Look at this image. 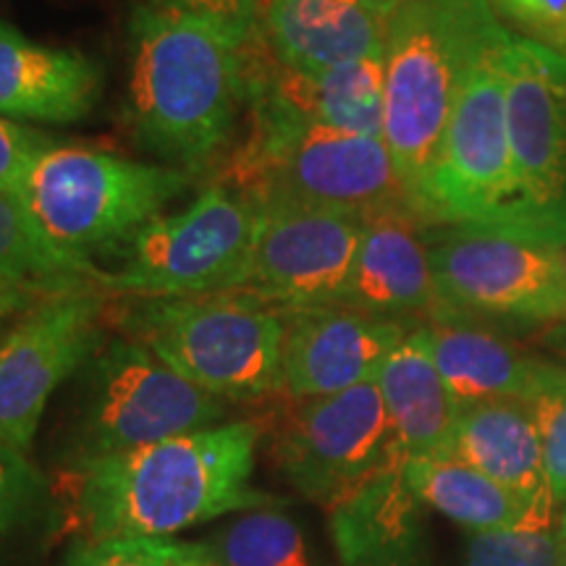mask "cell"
<instances>
[{"instance_id":"cell-1","label":"cell","mask_w":566,"mask_h":566,"mask_svg":"<svg viewBox=\"0 0 566 566\" xmlns=\"http://www.w3.org/2000/svg\"><path fill=\"white\" fill-rule=\"evenodd\" d=\"M260 436L258 422L231 420L90 467L76 493L84 533L163 537L233 512L283 506L252 485Z\"/></svg>"},{"instance_id":"cell-2","label":"cell","mask_w":566,"mask_h":566,"mask_svg":"<svg viewBox=\"0 0 566 566\" xmlns=\"http://www.w3.org/2000/svg\"><path fill=\"white\" fill-rule=\"evenodd\" d=\"M242 103L237 48L179 13L134 6L126 124L142 150L200 174L229 145Z\"/></svg>"},{"instance_id":"cell-3","label":"cell","mask_w":566,"mask_h":566,"mask_svg":"<svg viewBox=\"0 0 566 566\" xmlns=\"http://www.w3.org/2000/svg\"><path fill=\"white\" fill-rule=\"evenodd\" d=\"M501 27L488 0H405L388 21L384 142L422 223L467 69Z\"/></svg>"},{"instance_id":"cell-4","label":"cell","mask_w":566,"mask_h":566,"mask_svg":"<svg viewBox=\"0 0 566 566\" xmlns=\"http://www.w3.org/2000/svg\"><path fill=\"white\" fill-rule=\"evenodd\" d=\"M252 129L221 174L258 212L331 210L375 216L412 208L380 137L325 129L250 105Z\"/></svg>"},{"instance_id":"cell-5","label":"cell","mask_w":566,"mask_h":566,"mask_svg":"<svg viewBox=\"0 0 566 566\" xmlns=\"http://www.w3.org/2000/svg\"><path fill=\"white\" fill-rule=\"evenodd\" d=\"M105 323L147 346L184 380L231 405L283 394V315L244 292L113 296Z\"/></svg>"},{"instance_id":"cell-6","label":"cell","mask_w":566,"mask_h":566,"mask_svg":"<svg viewBox=\"0 0 566 566\" xmlns=\"http://www.w3.org/2000/svg\"><path fill=\"white\" fill-rule=\"evenodd\" d=\"M231 401L197 388L134 338L101 344L74 375L61 464L74 475L111 457L229 422Z\"/></svg>"},{"instance_id":"cell-7","label":"cell","mask_w":566,"mask_h":566,"mask_svg":"<svg viewBox=\"0 0 566 566\" xmlns=\"http://www.w3.org/2000/svg\"><path fill=\"white\" fill-rule=\"evenodd\" d=\"M195 179L187 168L53 145L32 163L17 197L51 242L95 260L163 216Z\"/></svg>"},{"instance_id":"cell-8","label":"cell","mask_w":566,"mask_h":566,"mask_svg":"<svg viewBox=\"0 0 566 566\" xmlns=\"http://www.w3.org/2000/svg\"><path fill=\"white\" fill-rule=\"evenodd\" d=\"M512 38L501 27L467 69L430 179L428 226H470L530 239L506 129L504 59Z\"/></svg>"},{"instance_id":"cell-9","label":"cell","mask_w":566,"mask_h":566,"mask_svg":"<svg viewBox=\"0 0 566 566\" xmlns=\"http://www.w3.org/2000/svg\"><path fill=\"white\" fill-rule=\"evenodd\" d=\"M260 212L223 184H212L171 216H158L108 252L101 289L108 296H202L239 292Z\"/></svg>"},{"instance_id":"cell-10","label":"cell","mask_w":566,"mask_h":566,"mask_svg":"<svg viewBox=\"0 0 566 566\" xmlns=\"http://www.w3.org/2000/svg\"><path fill=\"white\" fill-rule=\"evenodd\" d=\"M438 307L475 323L543 325L566 317V244L470 226H428Z\"/></svg>"},{"instance_id":"cell-11","label":"cell","mask_w":566,"mask_h":566,"mask_svg":"<svg viewBox=\"0 0 566 566\" xmlns=\"http://www.w3.org/2000/svg\"><path fill=\"white\" fill-rule=\"evenodd\" d=\"M401 454L375 380L313 399H294L273 438L281 478L328 506Z\"/></svg>"},{"instance_id":"cell-12","label":"cell","mask_w":566,"mask_h":566,"mask_svg":"<svg viewBox=\"0 0 566 566\" xmlns=\"http://www.w3.org/2000/svg\"><path fill=\"white\" fill-rule=\"evenodd\" d=\"M506 129L530 239L566 244V61L512 38L504 59Z\"/></svg>"},{"instance_id":"cell-13","label":"cell","mask_w":566,"mask_h":566,"mask_svg":"<svg viewBox=\"0 0 566 566\" xmlns=\"http://www.w3.org/2000/svg\"><path fill=\"white\" fill-rule=\"evenodd\" d=\"M105 292L42 300L0 336V443L27 454L48 401L105 342Z\"/></svg>"},{"instance_id":"cell-14","label":"cell","mask_w":566,"mask_h":566,"mask_svg":"<svg viewBox=\"0 0 566 566\" xmlns=\"http://www.w3.org/2000/svg\"><path fill=\"white\" fill-rule=\"evenodd\" d=\"M365 218L331 210L260 212L239 292L279 313L342 304Z\"/></svg>"},{"instance_id":"cell-15","label":"cell","mask_w":566,"mask_h":566,"mask_svg":"<svg viewBox=\"0 0 566 566\" xmlns=\"http://www.w3.org/2000/svg\"><path fill=\"white\" fill-rule=\"evenodd\" d=\"M244 105H263L300 122L384 139L386 55L325 71L283 66L263 34L239 48Z\"/></svg>"},{"instance_id":"cell-16","label":"cell","mask_w":566,"mask_h":566,"mask_svg":"<svg viewBox=\"0 0 566 566\" xmlns=\"http://www.w3.org/2000/svg\"><path fill=\"white\" fill-rule=\"evenodd\" d=\"M283 315L281 380L292 399H313L375 380V373L420 323L378 317L346 304Z\"/></svg>"},{"instance_id":"cell-17","label":"cell","mask_w":566,"mask_h":566,"mask_svg":"<svg viewBox=\"0 0 566 566\" xmlns=\"http://www.w3.org/2000/svg\"><path fill=\"white\" fill-rule=\"evenodd\" d=\"M328 533L338 566H430L428 512L394 459L331 501Z\"/></svg>"},{"instance_id":"cell-18","label":"cell","mask_w":566,"mask_h":566,"mask_svg":"<svg viewBox=\"0 0 566 566\" xmlns=\"http://www.w3.org/2000/svg\"><path fill=\"white\" fill-rule=\"evenodd\" d=\"M424 231L428 226L412 208L367 216L342 304L378 317L428 323L438 296Z\"/></svg>"},{"instance_id":"cell-19","label":"cell","mask_w":566,"mask_h":566,"mask_svg":"<svg viewBox=\"0 0 566 566\" xmlns=\"http://www.w3.org/2000/svg\"><path fill=\"white\" fill-rule=\"evenodd\" d=\"M424 325L430 352L459 412L483 401H527L566 375L564 365L522 352L483 323L433 315Z\"/></svg>"},{"instance_id":"cell-20","label":"cell","mask_w":566,"mask_h":566,"mask_svg":"<svg viewBox=\"0 0 566 566\" xmlns=\"http://www.w3.org/2000/svg\"><path fill=\"white\" fill-rule=\"evenodd\" d=\"M103 69L71 48L42 45L0 19V116L76 124L101 101Z\"/></svg>"},{"instance_id":"cell-21","label":"cell","mask_w":566,"mask_h":566,"mask_svg":"<svg viewBox=\"0 0 566 566\" xmlns=\"http://www.w3.org/2000/svg\"><path fill=\"white\" fill-rule=\"evenodd\" d=\"M260 34L283 66L325 71L386 55L388 21L363 0H260Z\"/></svg>"},{"instance_id":"cell-22","label":"cell","mask_w":566,"mask_h":566,"mask_svg":"<svg viewBox=\"0 0 566 566\" xmlns=\"http://www.w3.org/2000/svg\"><path fill=\"white\" fill-rule=\"evenodd\" d=\"M380 399L405 459H449L459 420L420 323L375 373Z\"/></svg>"},{"instance_id":"cell-23","label":"cell","mask_w":566,"mask_h":566,"mask_svg":"<svg viewBox=\"0 0 566 566\" xmlns=\"http://www.w3.org/2000/svg\"><path fill=\"white\" fill-rule=\"evenodd\" d=\"M449 459L475 467L516 499L556 520L548 504L541 433L525 401L501 399L462 409Z\"/></svg>"},{"instance_id":"cell-24","label":"cell","mask_w":566,"mask_h":566,"mask_svg":"<svg viewBox=\"0 0 566 566\" xmlns=\"http://www.w3.org/2000/svg\"><path fill=\"white\" fill-rule=\"evenodd\" d=\"M405 470L422 504L467 533H491L535 520H554L459 459H405Z\"/></svg>"},{"instance_id":"cell-25","label":"cell","mask_w":566,"mask_h":566,"mask_svg":"<svg viewBox=\"0 0 566 566\" xmlns=\"http://www.w3.org/2000/svg\"><path fill=\"white\" fill-rule=\"evenodd\" d=\"M103 268L95 260L63 250L32 221L13 192H0V279L17 283L40 300L103 292Z\"/></svg>"},{"instance_id":"cell-26","label":"cell","mask_w":566,"mask_h":566,"mask_svg":"<svg viewBox=\"0 0 566 566\" xmlns=\"http://www.w3.org/2000/svg\"><path fill=\"white\" fill-rule=\"evenodd\" d=\"M208 546L221 566H321L304 527L281 506L242 512Z\"/></svg>"},{"instance_id":"cell-27","label":"cell","mask_w":566,"mask_h":566,"mask_svg":"<svg viewBox=\"0 0 566 566\" xmlns=\"http://www.w3.org/2000/svg\"><path fill=\"white\" fill-rule=\"evenodd\" d=\"M61 566H221V562L208 543L174 535H116L84 537L69 548Z\"/></svg>"},{"instance_id":"cell-28","label":"cell","mask_w":566,"mask_h":566,"mask_svg":"<svg viewBox=\"0 0 566 566\" xmlns=\"http://www.w3.org/2000/svg\"><path fill=\"white\" fill-rule=\"evenodd\" d=\"M464 566H566V551L556 522L535 520L520 527L470 533Z\"/></svg>"},{"instance_id":"cell-29","label":"cell","mask_w":566,"mask_h":566,"mask_svg":"<svg viewBox=\"0 0 566 566\" xmlns=\"http://www.w3.org/2000/svg\"><path fill=\"white\" fill-rule=\"evenodd\" d=\"M45 478L27 454L0 443V556L48 512Z\"/></svg>"},{"instance_id":"cell-30","label":"cell","mask_w":566,"mask_h":566,"mask_svg":"<svg viewBox=\"0 0 566 566\" xmlns=\"http://www.w3.org/2000/svg\"><path fill=\"white\" fill-rule=\"evenodd\" d=\"M527 407L541 433L548 504L558 520L566 506V375L530 399Z\"/></svg>"},{"instance_id":"cell-31","label":"cell","mask_w":566,"mask_h":566,"mask_svg":"<svg viewBox=\"0 0 566 566\" xmlns=\"http://www.w3.org/2000/svg\"><path fill=\"white\" fill-rule=\"evenodd\" d=\"M145 3L208 27L237 51L260 30V0H145Z\"/></svg>"},{"instance_id":"cell-32","label":"cell","mask_w":566,"mask_h":566,"mask_svg":"<svg viewBox=\"0 0 566 566\" xmlns=\"http://www.w3.org/2000/svg\"><path fill=\"white\" fill-rule=\"evenodd\" d=\"M509 32L566 61V0H488Z\"/></svg>"},{"instance_id":"cell-33","label":"cell","mask_w":566,"mask_h":566,"mask_svg":"<svg viewBox=\"0 0 566 566\" xmlns=\"http://www.w3.org/2000/svg\"><path fill=\"white\" fill-rule=\"evenodd\" d=\"M55 142L48 134L27 129L11 118L0 116V192L17 195L30 166Z\"/></svg>"},{"instance_id":"cell-34","label":"cell","mask_w":566,"mask_h":566,"mask_svg":"<svg viewBox=\"0 0 566 566\" xmlns=\"http://www.w3.org/2000/svg\"><path fill=\"white\" fill-rule=\"evenodd\" d=\"M42 300L34 296L27 289L17 286V283L0 279V321H9V317H21L30 313L32 307H38Z\"/></svg>"},{"instance_id":"cell-35","label":"cell","mask_w":566,"mask_h":566,"mask_svg":"<svg viewBox=\"0 0 566 566\" xmlns=\"http://www.w3.org/2000/svg\"><path fill=\"white\" fill-rule=\"evenodd\" d=\"M363 3L375 13V17H380L384 21H391L394 13L405 6V0H363Z\"/></svg>"},{"instance_id":"cell-36","label":"cell","mask_w":566,"mask_h":566,"mask_svg":"<svg viewBox=\"0 0 566 566\" xmlns=\"http://www.w3.org/2000/svg\"><path fill=\"white\" fill-rule=\"evenodd\" d=\"M548 344L554 346L558 354H564V357H566V317H564V321L554 323V331L548 334Z\"/></svg>"},{"instance_id":"cell-37","label":"cell","mask_w":566,"mask_h":566,"mask_svg":"<svg viewBox=\"0 0 566 566\" xmlns=\"http://www.w3.org/2000/svg\"><path fill=\"white\" fill-rule=\"evenodd\" d=\"M556 527H558V537H562V543H564V548H566V506H564V512L558 514Z\"/></svg>"},{"instance_id":"cell-38","label":"cell","mask_w":566,"mask_h":566,"mask_svg":"<svg viewBox=\"0 0 566 566\" xmlns=\"http://www.w3.org/2000/svg\"><path fill=\"white\" fill-rule=\"evenodd\" d=\"M6 334V321H0V336Z\"/></svg>"},{"instance_id":"cell-39","label":"cell","mask_w":566,"mask_h":566,"mask_svg":"<svg viewBox=\"0 0 566 566\" xmlns=\"http://www.w3.org/2000/svg\"><path fill=\"white\" fill-rule=\"evenodd\" d=\"M564 551H566V548H564Z\"/></svg>"}]
</instances>
